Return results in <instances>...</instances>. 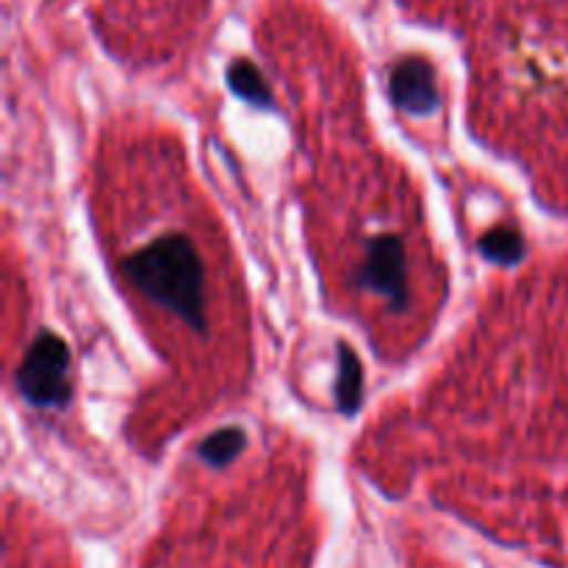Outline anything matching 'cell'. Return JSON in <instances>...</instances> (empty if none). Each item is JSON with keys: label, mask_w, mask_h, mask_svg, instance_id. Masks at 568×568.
Listing matches in <instances>:
<instances>
[{"label": "cell", "mask_w": 568, "mask_h": 568, "mask_svg": "<svg viewBox=\"0 0 568 568\" xmlns=\"http://www.w3.org/2000/svg\"><path fill=\"white\" fill-rule=\"evenodd\" d=\"M17 392L31 408L53 410L70 403V347L53 331H42L17 369Z\"/></svg>", "instance_id": "cell-2"}, {"label": "cell", "mask_w": 568, "mask_h": 568, "mask_svg": "<svg viewBox=\"0 0 568 568\" xmlns=\"http://www.w3.org/2000/svg\"><path fill=\"white\" fill-rule=\"evenodd\" d=\"M388 94L397 109L414 116L436 114L442 105V89L436 83V70L422 55H405L388 75Z\"/></svg>", "instance_id": "cell-4"}, {"label": "cell", "mask_w": 568, "mask_h": 568, "mask_svg": "<svg viewBox=\"0 0 568 568\" xmlns=\"http://www.w3.org/2000/svg\"><path fill=\"white\" fill-rule=\"evenodd\" d=\"M358 286L386 300L392 308H405L410 300L408 255L397 233H381L366 242L358 270Z\"/></svg>", "instance_id": "cell-3"}, {"label": "cell", "mask_w": 568, "mask_h": 568, "mask_svg": "<svg viewBox=\"0 0 568 568\" xmlns=\"http://www.w3.org/2000/svg\"><path fill=\"white\" fill-rule=\"evenodd\" d=\"M244 447H247V433H244L242 427L231 425L209 433V436L200 442L197 455L205 466H211V469H225V466H231L233 460L244 453Z\"/></svg>", "instance_id": "cell-8"}, {"label": "cell", "mask_w": 568, "mask_h": 568, "mask_svg": "<svg viewBox=\"0 0 568 568\" xmlns=\"http://www.w3.org/2000/svg\"><path fill=\"white\" fill-rule=\"evenodd\" d=\"M333 397H336V408L342 416H355L364 405V364L347 342L338 344Z\"/></svg>", "instance_id": "cell-5"}, {"label": "cell", "mask_w": 568, "mask_h": 568, "mask_svg": "<svg viewBox=\"0 0 568 568\" xmlns=\"http://www.w3.org/2000/svg\"><path fill=\"white\" fill-rule=\"evenodd\" d=\"M122 266L144 297L170 308L197 333H205V270L192 239L183 233H161L159 239L128 255Z\"/></svg>", "instance_id": "cell-1"}, {"label": "cell", "mask_w": 568, "mask_h": 568, "mask_svg": "<svg viewBox=\"0 0 568 568\" xmlns=\"http://www.w3.org/2000/svg\"><path fill=\"white\" fill-rule=\"evenodd\" d=\"M227 87L236 98H242L244 103H250L253 109H275V98H272V89L266 83V78L261 75L258 67L247 59H236L225 72Z\"/></svg>", "instance_id": "cell-6"}, {"label": "cell", "mask_w": 568, "mask_h": 568, "mask_svg": "<svg viewBox=\"0 0 568 568\" xmlns=\"http://www.w3.org/2000/svg\"><path fill=\"white\" fill-rule=\"evenodd\" d=\"M480 255L491 264L499 266H516L519 261H525L527 255V242L521 236L519 227L514 225H497L488 233H483L480 239Z\"/></svg>", "instance_id": "cell-7"}]
</instances>
